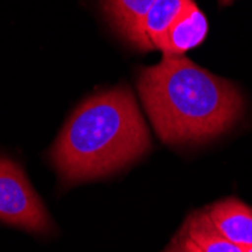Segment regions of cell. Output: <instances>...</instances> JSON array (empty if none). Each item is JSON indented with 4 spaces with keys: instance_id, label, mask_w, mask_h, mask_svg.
Listing matches in <instances>:
<instances>
[{
    "instance_id": "8",
    "label": "cell",
    "mask_w": 252,
    "mask_h": 252,
    "mask_svg": "<svg viewBox=\"0 0 252 252\" xmlns=\"http://www.w3.org/2000/svg\"><path fill=\"white\" fill-rule=\"evenodd\" d=\"M189 0H156L144 20V35L151 50L158 49L174 21L186 8Z\"/></svg>"
},
{
    "instance_id": "2",
    "label": "cell",
    "mask_w": 252,
    "mask_h": 252,
    "mask_svg": "<svg viewBox=\"0 0 252 252\" xmlns=\"http://www.w3.org/2000/svg\"><path fill=\"white\" fill-rule=\"evenodd\" d=\"M151 147L150 133L127 86L88 97L68 118L50 160L63 186L107 177Z\"/></svg>"
},
{
    "instance_id": "1",
    "label": "cell",
    "mask_w": 252,
    "mask_h": 252,
    "mask_svg": "<svg viewBox=\"0 0 252 252\" xmlns=\"http://www.w3.org/2000/svg\"><path fill=\"white\" fill-rule=\"evenodd\" d=\"M136 85L147 115L165 144L210 141L243 115L240 91L186 56H163L160 63L142 68Z\"/></svg>"
},
{
    "instance_id": "6",
    "label": "cell",
    "mask_w": 252,
    "mask_h": 252,
    "mask_svg": "<svg viewBox=\"0 0 252 252\" xmlns=\"http://www.w3.org/2000/svg\"><path fill=\"white\" fill-rule=\"evenodd\" d=\"M218 231L231 243L246 249L252 246V209L245 202L228 198L207 209Z\"/></svg>"
},
{
    "instance_id": "4",
    "label": "cell",
    "mask_w": 252,
    "mask_h": 252,
    "mask_svg": "<svg viewBox=\"0 0 252 252\" xmlns=\"http://www.w3.org/2000/svg\"><path fill=\"white\" fill-rule=\"evenodd\" d=\"M156 0H103L112 29L139 50H151L144 35V20Z\"/></svg>"
},
{
    "instance_id": "7",
    "label": "cell",
    "mask_w": 252,
    "mask_h": 252,
    "mask_svg": "<svg viewBox=\"0 0 252 252\" xmlns=\"http://www.w3.org/2000/svg\"><path fill=\"white\" fill-rule=\"evenodd\" d=\"M181 231L202 252H245L243 248L223 237L209 218L207 210H201L188 218Z\"/></svg>"
},
{
    "instance_id": "9",
    "label": "cell",
    "mask_w": 252,
    "mask_h": 252,
    "mask_svg": "<svg viewBox=\"0 0 252 252\" xmlns=\"http://www.w3.org/2000/svg\"><path fill=\"white\" fill-rule=\"evenodd\" d=\"M162 252H202L185 233L180 231Z\"/></svg>"
},
{
    "instance_id": "5",
    "label": "cell",
    "mask_w": 252,
    "mask_h": 252,
    "mask_svg": "<svg viewBox=\"0 0 252 252\" xmlns=\"http://www.w3.org/2000/svg\"><path fill=\"white\" fill-rule=\"evenodd\" d=\"M207 31V18L193 0H189L186 8L183 9L160 42L158 50H162L163 56H185L205 39Z\"/></svg>"
},
{
    "instance_id": "11",
    "label": "cell",
    "mask_w": 252,
    "mask_h": 252,
    "mask_svg": "<svg viewBox=\"0 0 252 252\" xmlns=\"http://www.w3.org/2000/svg\"><path fill=\"white\" fill-rule=\"evenodd\" d=\"M245 252H252V246H251V248H246V249H245Z\"/></svg>"
},
{
    "instance_id": "12",
    "label": "cell",
    "mask_w": 252,
    "mask_h": 252,
    "mask_svg": "<svg viewBox=\"0 0 252 252\" xmlns=\"http://www.w3.org/2000/svg\"><path fill=\"white\" fill-rule=\"evenodd\" d=\"M233 2V0H228V3H231Z\"/></svg>"
},
{
    "instance_id": "3",
    "label": "cell",
    "mask_w": 252,
    "mask_h": 252,
    "mask_svg": "<svg viewBox=\"0 0 252 252\" xmlns=\"http://www.w3.org/2000/svg\"><path fill=\"white\" fill-rule=\"evenodd\" d=\"M0 222L36 234L53 231V222L23 168L0 156Z\"/></svg>"
},
{
    "instance_id": "10",
    "label": "cell",
    "mask_w": 252,
    "mask_h": 252,
    "mask_svg": "<svg viewBox=\"0 0 252 252\" xmlns=\"http://www.w3.org/2000/svg\"><path fill=\"white\" fill-rule=\"evenodd\" d=\"M218 2H219V5H220V6H225V5H228V0H218Z\"/></svg>"
}]
</instances>
